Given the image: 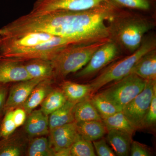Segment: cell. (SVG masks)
Instances as JSON below:
<instances>
[{"instance_id": "5bb4252c", "label": "cell", "mask_w": 156, "mask_h": 156, "mask_svg": "<svg viewBox=\"0 0 156 156\" xmlns=\"http://www.w3.org/2000/svg\"><path fill=\"white\" fill-rule=\"evenodd\" d=\"M24 125V132L30 138L49 134L48 116L41 109L34 110L27 115Z\"/></svg>"}, {"instance_id": "484cf974", "label": "cell", "mask_w": 156, "mask_h": 156, "mask_svg": "<svg viewBox=\"0 0 156 156\" xmlns=\"http://www.w3.org/2000/svg\"><path fill=\"white\" fill-rule=\"evenodd\" d=\"M102 122L105 125L108 131L114 129L126 131L133 134L136 130L123 114L122 111L103 119Z\"/></svg>"}, {"instance_id": "7a4b0ae2", "label": "cell", "mask_w": 156, "mask_h": 156, "mask_svg": "<svg viewBox=\"0 0 156 156\" xmlns=\"http://www.w3.org/2000/svg\"><path fill=\"white\" fill-rule=\"evenodd\" d=\"M119 8L107 22L109 39L123 53H134L145 36L156 26L154 17Z\"/></svg>"}, {"instance_id": "6da1fadb", "label": "cell", "mask_w": 156, "mask_h": 156, "mask_svg": "<svg viewBox=\"0 0 156 156\" xmlns=\"http://www.w3.org/2000/svg\"><path fill=\"white\" fill-rule=\"evenodd\" d=\"M117 8L108 0L82 11H59L38 15L29 13L0 28V36L43 32L76 44L109 40L107 22Z\"/></svg>"}, {"instance_id": "30bf717a", "label": "cell", "mask_w": 156, "mask_h": 156, "mask_svg": "<svg viewBox=\"0 0 156 156\" xmlns=\"http://www.w3.org/2000/svg\"><path fill=\"white\" fill-rule=\"evenodd\" d=\"M49 134L54 156H70V148L80 136L75 122L54 128Z\"/></svg>"}, {"instance_id": "4fadbf2b", "label": "cell", "mask_w": 156, "mask_h": 156, "mask_svg": "<svg viewBox=\"0 0 156 156\" xmlns=\"http://www.w3.org/2000/svg\"><path fill=\"white\" fill-rule=\"evenodd\" d=\"M30 138L24 131L0 139V156H25Z\"/></svg>"}, {"instance_id": "4dcf8cb0", "label": "cell", "mask_w": 156, "mask_h": 156, "mask_svg": "<svg viewBox=\"0 0 156 156\" xmlns=\"http://www.w3.org/2000/svg\"><path fill=\"white\" fill-rule=\"evenodd\" d=\"M92 142L98 156H116L114 151L109 147L105 139L101 138Z\"/></svg>"}, {"instance_id": "ba28073f", "label": "cell", "mask_w": 156, "mask_h": 156, "mask_svg": "<svg viewBox=\"0 0 156 156\" xmlns=\"http://www.w3.org/2000/svg\"><path fill=\"white\" fill-rule=\"evenodd\" d=\"M108 0H36L29 14L38 15L59 11H78L100 5Z\"/></svg>"}, {"instance_id": "277c9868", "label": "cell", "mask_w": 156, "mask_h": 156, "mask_svg": "<svg viewBox=\"0 0 156 156\" xmlns=\"http://www.w3.org/2000/svg\"><path fill=\"white\" fill-rule=\"evenodd\" d=\"M151 32L145 36L139 48L134 53L112 62L92 80L89 83L92 94L109 83L121 80L131 73L140 58L149 51L156 49V35Z\"/></svg>"}, {"instance_id": "4316f807", "label": "cell", "mask_w": 156, "mask_h": 156, "mask_svg": "<svg viewBox=\"0 0 156 156\" xmlns=\"http://www.w3.org/2000/svg\"><path fill=\"white\" fill-rule=\"evenodd\" d=\"M90 99L102 119L122 111V109L116 106L100 93L93 95Z\"/></svg>"}, {"instance_id": "9c48e42d", "label": "cell", "mask_w": 156, "mask_h": 156, "mask_svg": "<svg viewBox=\"0 0 156 156\" xmlns=\"http://www.w3.org/2000/svg\"><path fill=\"white\" fill-rule=\"evenodd\" d=\"M76 44L68 39L56 37L53 40L33 48L15 51L3 58L23 62L33 58H44L51 60L62 47Z\"/></svg>"}, {"instance_id": "52a82bcc", "label": "cell", "mask_w": 156, "mask_h": 156, "mask_svg": "<svg viewBox=\"0 0 156 156\" xmlns=\"http://www.w3.org/2000/svg\"><path fill=\"white\" fill-rule=\"evenodd\" d=\"M156 90V81H147L143 90L122 110L136 130L142 128L143 121Z\"/></svg>"}, {"instance_id": "f546056e", "label": "cell", "mask_w": 156, "mask_h": 156, "mask_svg": "<svg viewBox=\"0 0 156 156\" xmlns=\"http://www.w3.org/2000/svg\"><path fill=\"white\" fill-rule=\"evenodd\" d=\"M156 123V90L154 92L151 101L146 113L141 128H151Z\"/></svg>"}, {"instance_id": "7402d4cb", "label": "cell", "mask_w": 156, "mask_h": 156, "mask_svg": "<svg viewBox=\"0 0 156 156\" xmlns=\"http://www.w3.org/2000/svg\"><path fill=\"white\" fill-rule=\"evenodd\" d=\"M76 122L90 121H102L101 117L94 106L90 97L76 104L74 110Z\"/></svg>"}, {"instance_id": "83f0119b", "label": "cell", "mask_w": 156, "mask_h": 156, "mask_svg": "<svg viewBox=\"0 0 156 156\" xmlns=\"http://www.w3.org/2000/svg\"><path fill=\"white\" fill-rule=\"evenodd\" d=\"M70 156H95V149L92 142L80 136L73 144L69 149Z\"/></svg>"}, {"instance_id": "d6986e66", "label": "cell", "mask_w": 156, "mask_h": 156, "mask_svg": "<svg viewBox=\"0 0 156 156\" xmlns=\"http://www.w3.org/2000/svg\"><path fill=\"white\" fill-rule=\"evenodd\" d=\"M31 79H53V69L51 60L44 58H33L23 62Z\"/></svg>"}, {"instance_id": "ac0fdd59", "label": "cell", "mask_w": 156, "mask_h": 156, "mask_svg": "<svg viewBox=\"0 0 156 156\" xmlns=\"http://www.w3.org/2000/svg\"><path fill=\"white\" fill-rule=\"evenodd\" d=\"M107 140L116 155H130L132 134L119 130L111 129L107 132Z\"/></svg>"}, {"instance_id": "9a60e30c", "label": "cell", "mask_w": 156, "mask_h": 156, "mask_svg": "<svg viewBox=\"0 0 156 156\" xmlns=\"http://www.w3.org/2000/svg\"><path fill=\"white\" fill-rule=\"evenodd\" d=\"M55 81L53 78H47L40 82L34 87L30 95L21 107L28 115L41 105L44 99L54 88Z\"/></svg>"}, {"instance_id": "1f68e13d", "label": "cell", "mask_w": 156, "mask_h": 156, "mask_svg": "<svg viewBox=\"0 0 156 156\" xmlns=\"http://www.w3.org/2000/svg\"><path fill=\"white\" fill-rule=\"evenodd\" d=\"M151 153L144 144L132 140L130 147V155L131 156H150Z\"/></svg>"}, {"instance_id": "2e32d148", "label": "cell", "mask_w": 156, "mask_h": 156, "mask_svg": "<svg viewBox=\"0 0 156 156\" xmlns=\"http://www.w3.org/2000/svg\"><path fill=\"white\" fill-rule=\"evenodd\" d=\"M131 73L147 81H156V49L149 51L140 58Z\"/></svg>"}, {"instance_id": "836d02e7", "label": "cell", "mask_w": 156, "mask_h": 156, "mask_svg": "<svg viewBox=\"0 0 156 156\" xmlns=\"http://www.w3.org/2000/svg\"><path fill=\"white\" fill-rule=\"evenodd\" d=\"M12 84L0 83V115L3 116V110L8 97L9 89Z\"/></svg>"}, {"instance_id": "d6a6232c", "label": "cell", "mask_w": 156, "mask_h": 156, "mask_svg": "<svg viewBox=\"0 0 156 156\" xmlns=\"http://www.w3.org/2000/svg\"><path fill=\"white\" fill-rule=\"evenodd\" d=\"M13 110V117L17 128L23 126L25 122L27 114L25 110L21 107Z\"/></svg>"}, {"instance_id": "5b68a950", "label": "cell", "mask_w": 156, "mask_h": 156, "mask_svg": "<svg viewBox=\"0 0 156 156\" xmlns=\"http://www.w3.org/2000/svg\"><path fill=\"white\" fill-rule=\"evenodd\" d=\"M146 83L147 81L131 73L99 93L122 110L143 90Z\"/></svg>"}, {"instance_id": "7c38bea8", "label": "cell", "mask_w": 156, "mask_h": 156, "mask_svg": "<svg viewBox=\"0 0 156 156\" xmlns=\"http://www.w3.org/2000/svg\"><path fill=\"white\" fill-rule=\"evenodd\" d=\"M30 79L23 62L0 58V83L13 84Z\"/></svg>"}, {"instance_id": "8992f818", "label": "cell", "mask_w": 156, "mask_h": 156, "mask_svg": "<svg viewBox=\"0 0 156 156\" xmlns=\"http://www.w3.org/2000/svg\"><path fill=\"white\" fill-rule=\"evenodd\" d=\"M122 53L115 43L109 40L95 51L84 67L76 73V77L85 79L92 76L119 58Z\"/></svg>"}, {"instance_id": "ffe728a7", "label": "cell", "mask_w": 156, "mask_h": 156, "mask_svg": "<svg viewBox=\"0 0 156 156\" xmlns=\"http://www.w3.org/2000/svg\"><path fill=\"white\" fill-rule=\"evenodd\" d=\"M76 126L79 135L91 142L102 138L108 132L102 121L80 122L76 123Z\"/></svg>"}, {"instance_id": "e0dca14e", "label": "cell", "mask_w": 156, "mask_h": 156, "mask_svg": "<svg viewBox=\"0 0 156 156\" xmlns=\"http://www.w3.org/2000/svg\"><path fill=\"white\" fill-rule=\"evenodd\" d=\"M59 89L66 98L68 101L76 104L90 97L92 90L89 84H79L71 81H61Z\"/></svg>"}, {"instance_id": "d590c367", "label": "cell", "mask_w": 156, "mask_h": 156, "mask_svg": "<svg viewBox=\"0 0 156 156\" xmlns=\"http://www.w3.org/2000/svg\"><path fill=\"white\" fill-rule=\"evenodd\" d=\"M2 116H3L1 115H0V127H1V121H2V119H1V117H2ZM0 139H1V135H0Z\"/></svg>"}, {"instance_id": "f1b7e54d", "label": "cell", "mask_w": 156, "mask_h": 156, "mask_svg": "<svg viewBox=\"0 0 156 156\" xmlns=\"http://www.w3.org/2000/svg\"><path fill=\"white\" fill-rule=\"evenodd\" d=\"M1 121L0 127L1 138H5L14 133L17 129L13 117V110L5 112Z\"/></svg>"}, {"instance_id": "3957f363", "label": "cell", "mask_w": 156, "mask_h": 156, "mask_svg": "<svg viewBox=\"0 0 156 156\" xmlns=\"http://www.w3.org/2000/svg\"><path fill=\"white\" fill-rule=\"evenodd\" d=\"M109 40L70 44L62 47L51 60L54 81L61 82L70 74L83 68L95 51Z\"/></svg>"}, {"instance_id": "e575fe53", "label": "cell", "mask_w": 156, "mask_h": 156, "mask_svg": "<svg viewBox=\"0 0 156 156\" xmlns=\"http://www.w3.org/2000/svg\"><path fill=\"white\" fill-rule=\"evenodd\" d=\"M3 42V37L0 36V52H1V48H2V44Z\"/></svg>"}, {"instance_id": "d4e9b609", "label": "cell", "mask_w": 156, "mask_h": 156, "mask_svg": "<svg viewBox=\"0 0 156 156\" xmlns=\"http://www.w3.org/2000/svg\"><path fill=\"white\" fill-rule=\"evenodd\" d=\"M67 101L61 89H53L41 104L40 109L44 114L49 116L63 106Z\"/></svg>"}, {"instance_id": "603a6c76", "label": "cell", "mask_w": 156, "mask_h": 156, "mask_svg": "<svg viewBox=\"0 0 156 156\" xmlns=\"http://www.w3.org/2000/svg\"><path fill=\"white\" fill-rule=\"evenodd\" d=\"M25 156H54L49 140L44 136L30 138Z\"/></svg>"}, {"instance_id": "44dd1931", "label": "cell", "mask_w": 156, "mask_h": 156, "mask_svg": "<svg viewBox=\"0 0 156 156\" xmlns=\"http://www.w3.org/2000/svg\"><path fill=\"white\" fill-rule=\"evenodd\" d=\"M76 104L67 101L63 106L48 116L50 131L57 127L75 122L74 110Z\"/></svg>"}, {"instance_id": "8fae6325", "label": "cell", "mask_w": 156, "mask_h": 156, "mask_svg": "<svg viewBox=\"0 0 156 156\" xmlns=\"http://www.w3.org/2000/svg\"><path fill=\"white\" fill-rule=\"evenodd\" d=\"M43 79H30L11 84L4 106L3 113L22 106L34 87Z\"/></svg>"}, {"instance_id": "cb8c5ba5", "label": "cell", "mask_w": 156, "mask_h": 156, "mask_svg": "<svg viewBox=\"0 0 156 156\" xmlns=\"http://www.w3.org/2000/svg\"><path fill=\"white\" fill-rule=\"evenodd\" d=\"M115 5L122 9L154 14L156 0H108Z\"/></svg>"}]
</instances>
